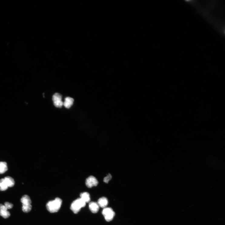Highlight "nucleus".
I'll return each mask as SVG.
<instances>
[{
	"instance_id": "39448f33",
	"label": "nucleus",
	"mask_w": 225,
	"mask_h": 225,
	"mask_svg": "<svg viewBox=\"0 0 225 225\" xmlns=\"http://www.w3.org/2000/svg\"><path fill=\"white\" fill-rule=\"evenodd\" d=\"M54 105L57 108H61L63 105L64 102L62 101V96L60 94L56 93L54 94L52 98Z\"/></svg>"
},
{
	"instance_id": "9d476101",
	"label": "nucleus",
	"mask_w": 225,
	"mask_h": 225,
	"mask_svg": "<svg viewBox=\"0 0 225 225\" xmlns=\"http://www.w3.org/2000/svg\"><path fill=\"white\" fill-rule=\"evenodd\" d=\"M97 203L100 207L104 208L106 207L108 203V201L107 199L105 197L100 198L98 200Z\"/></svg>"
},
{
	"instance_id": "20e7f679",
	"label": "nucleus",
	"mask_w": 225,
	"mask_h": 225,
	"mask_svg": "<svg viewBox=\"0 0 225 225\" xmlns=\"http://www.w3.org/2000/svg\"><path fill=\"white\" fill-rule=\"evenodd\" d=\"M102 213L106 220L110 222L113 220L115 213L111 208L106 207L104 208Z\"/></svg>"
},
{
	"instance_id": "f257e3e1",
	"label": "nucleus",
	"mask_w": 225,
	"mask_h": 225,
	"mask_svg": "<svg viewBox=\"0 0 225 225\" xmlns=\"http://www.w3.org/2000/svg\"><path fill=\"white\" fill-rule=\"evenodd\" d=\"M62 203V200L57 198L54 200L48 202L46 204V208L48 211L51 213L56 212L60 209Z\"/></svg>"
},
{
	"instance_id": "9b49d317",
	"label": "nucleus",
	"mask_w": 225,
	"mask_h": 225,
	"mask_svg": "<svg viewBox=\"0 0 225 225\" xmlns=\"http://www.w3.org/2000/svg\"><path fill=\"white\" fill-rule=\"evenodd\" d=\"M81 199L86 203H89L91 200L90 196L88 193L84 192L80 194Z\"/></svg>"
},
{
	"instance_id": "6e6552de",
	"label": "nucleus",
	"mask_w": 225,
	"mask_h": 225,
	"mask_svg": "<svg viewBox=\"0 0 225 225\" xmlns=\"http://www.w3.org/2000/svg\"><path fill=\"white\" fill-rule=\"evenodd\" d=\"M89 207L91 211L94 213H96L99 211L100 207L97 203L92 202L89 204Z\"/></svg>"
},
{
	"instance_id": "1a4fd4ad",
	"label": "nucleus",
	"mask_w": 225,
	"mask_h": 225,
	"mask_svg": "<svg viewBox=\"0 0 225 225\" xmlns=\"http://www.w3.org/2000/svg\"><path fill=\"white\" fill-rule=\"evenodd\" d=\"M74 100L72 98L67 97L65 98L63 105L67 109H69L73 105Z\"/></svg>"
},
{
	"instance_id": "7ed1b4c3",
	"label": "nucleus",
	"mask_w": 225,
	"mask_h": 225,
	"mask_svg": "<svg viewBox=\"0 0 225 225\" xmlns=\"http://www.w3.org/2000/svg\"><path fill=\"white\" fill-rule=\"evenodd\" d=\"M86 204L81 198L78 199L72 203L71 209L74 213H77L82 208L85 206Z\"/></svg>"
},
{
	"instance_id": "f8f14e48",
	"label": "nucleus",
	"mask_w": 225,
	"mask_h": 225,
	"mask_svg": "<svg viewBox=\"0 0 225 225\" xmlns=\"http://www.w3.org/2000/svg\"><path fill=\"white\" fill-rule=\"evenodd\" d=\"M8 187H12L14 186L15 182L14 180L12 177H7L4 178Z\"/></svg>"
},
{
	"instance_id": "4468645a",
	"label": "nucleus",
	"mask_w": 225,
	"mask_h": 225,
	"mask_svg": "<svg viewBox=\"0 0 225 225\" xmlns=\"http://www.w3.org/2000/svg\"><path fill=\"white\" fill-rule=\"evenodd\" d=\"M8 187L4 179L0 180V191H4L7 190Z\"/></svg>"
},
{
	"instance_id": "f03ea898",
	"label": "nucleus",
	"mask_w": 225,
	"mask_h": 225,
	"mask_svg": "<svg viewBox=\"0 0 225 225\" xmlns=\"http://www.w3.org/2000/svg\"><path fill=\"white\" fill-rule=\"evenodd\" d=\"M22 203V210L25 213L30 212L32 209L31 201L30 197L27 195L23 196L21 199Z\"/></svg>"
},
{
	"instance_id": "423d86ee",
	"label": "nucleus",
	"mask_w": 225,
	"mask_h": 225,
	"mask_svg": "<svg viewBox=\"0 0 225 225\" xmlns=\"http://www.w3.org/2000/svg\"><path fill=\"white\" fill-rule=\"evenodd\" d=\"M98 183L99 182L96 178L93 176H90L86 180L85 184L86 186L89 188L97 186Z\"/></svg>"
},
{
	"instance_id": "ddd939ff",
	"label": "nucleus",
	"mask_w": 225,
	"mask_h": 225,
	"mask_svg": "<svg viewBox=\"0 0 225 225\" xmlns=\"http://www.w3.org/2000/svg\"><path fill=\"white\" fill-rule=\"evenodd\" d=\"M7 164L5 162H0V174H2L8 170Z\"/></svg>"
},
{
	"instance_id": "2eb2a0df",
	"label": "nucleus",
	"mask_w": 225,
	"mask_h": 225,
	"mask_svg": "<svg viewBox=\"0 0 225 225\" xmlns=\"http://www.w3.org/2000/svg\"><path fill=\"white\" fill-rule=\"evenodd\" d=\"M112 178V177L111 174H109L106 177L104 178V181L106 183H108L109 182L111 179Z\"/></svg>"
},
{
	"instance_id": "0eeeda50",
	"label": "nucleus",
	"mask_w": 225,
	"mask_h": 225,
	"mask_svg": "<svg viewBox=\"0 0 225 225\" xmlns=\"http://www.w3.org/2000/svg\"><path fill=\"white\" fill-rule=\"evenodd\" d=\"M8 210L4 205L0 204V216L5 219L8 218L10 216L11 214Z\"/></svg>"
},
{
	"instance_id": "dca6fc26",
	"label": "nucleus",
	"mask_w": 225,
	"mask_h": 225,
	"mask_svg": "<svg viewBox=\"0 0 225 225\" xmlns=\"http://www.w3.org/2000/svg\"><path fill=\"white\" fill-rule=\"evenodd\" d=\"M4 205L8 209L12 208L13 206V205L12 203L8 202H5Z\"/></svg>"
}]
</instances>
